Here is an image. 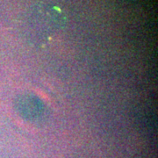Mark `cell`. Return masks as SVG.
<instances>
[{
    "label": "cell",
    "instance_id": "obj_1",
    "mask_svg": "<svg viewBox=\"0 0 158 158\" xmlns=\"http://www.w3.org/2000/svg\"><path fill=\"white\" fill-rule=\"evenodd\" d=\"M62 19L58 11L48 6L35 8L27 20V31L30 36H46L55 33Z\"/></svg>",
    "mask_w": 158,
    "mask_h": 158
}]
</instances>
